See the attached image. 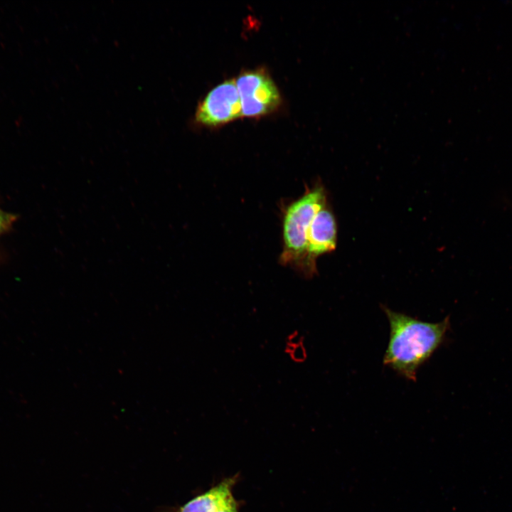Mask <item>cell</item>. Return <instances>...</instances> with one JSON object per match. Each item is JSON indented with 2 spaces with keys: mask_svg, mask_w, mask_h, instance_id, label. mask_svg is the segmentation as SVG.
I'll return each mask as SVG.
<instances>
[{
  "mask_svg": "<svg viewBox=\"0 0 512 512\" xmlns=\"http://www.w3.org/2000/svg\"><path fill=\"white\" fill-rule=\"evenodd\" d=\"M383 309L390 325V337L383 357L384 365L411 380L417 371L444 343L450 319L431 323L405 314Z\"/></svg>",
  "mask_w": 512,
  "mask_h": 512,
  "instance_id": "6da1fadb",
  "label": "cell"
},
{
  "mask_svg": "<svg viewBox=\"0 0 512 512\" xmlns=\"http://www.w3.org/2000/svg\"><path fill=\"white\" fill-rule=\"evenodd\" d=\"M324 186L316 182L307 186L295 200L284 204L282 209V249L279 262L300 274L306 256L307 235L313 218L327 203Z\"/></svg>",
  "mask_w": 512,
  "mask_h": 512,
  "instance_id": "7a4b0ae2",
  "label": "cell"
},
{
  "mask_svg": "<svg viewBox=\"0 0 512 512\" xmlns=\"http://www.w3.org/2000/svg\"><path fill=\"white\" fill-rule=\"evenodd\" d=\"M242 115L256 117L270 114L280 105L279 90L262 69L245 71L236 80Z\"/></svg>",
  "mask_w": 512,
  "mask_h": 512,
  "instance_id": "3957f363",
  "label": "cell"
},
{
  "mask_svg": "<svg viewBox=\"0 0 512 512\" xmlns=\"http://www.w3.org/2000/svg\"><path fill=\"white\" fill-rule=\"evenodd\" d=\"M242 116L240 95L235 80H225L213 88L198 104L195 122L216 127Z\"/></svg>",
  "mask_w": 512,
  "mask_h": 512,
  "instance_id": "277c9868",
  "label": "cell"
},
{
  "mask_svg": "<svg viewBox=\"0 0 512 512\" xmlns=\"http://www.w3.org/2000/svg\"><path fill=\"white\" fill-rule=\"evenodd\" d=\"M337 225L328 202L313 218L307 235L305 259L300 274L311 278L317 273L316 260L336 247Z\"/></svg>",
  "mask_w": 512,
  "mask_h": 512,
  "instance_id": "5b68a950",
  "label": "cell"
},
{
  "mask_svg": "<svg viewBox=\"0 0 512 512\" xmlns=\"http://www.w3.org/2000/svg\"><path fill=\"white\" fill-rule=\"evenodd\" d=\"M238 475L225 478L178 508L176 512H217L233 498Z\"/></svg>",
  "mask_w": 512,
  "mask_h": 512,
  "instance_id": "8992f818",
  "label": "cell"
},
{
  "mask_svg": "<svg viewBox=\"0 0 512 512\" xmlns=\"http://www.w3.org/2000/svg\"><path fill=\"white\" fill-rule=\"evenodd\" d=\"M16 220V215L0 208V235L8 231Z\"/></svg>",
  "mask_w": 512,
  "mask_h": 512,
  "instance_id": "52a82bcc",
  "label": "cell"
},
{
  "mask_svg": "<svg viewBox=\"0 0 512 512\" xmlns=\"http://www.w3.org/2000/svg\"><path fill=\"white\" fill-rule=\"evenodd\" d=\"M239 507L240 506L238 501L233 498L217 512H240Z\"/></svg>",
  "mask_w": 512,
  "mask_h": 512,
  "instance_id": "ba28073f",
  "label": "cell"
}]
</instances>
